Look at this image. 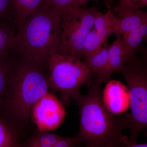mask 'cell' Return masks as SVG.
I'll return each mask as SVG.
<instances>
[{"label":"cell","instance_id":"2","mask_svg":"<svg viewBox=\"0 0 147 147\" xmlns=\"http://www.w3.org/2000/svg\"><path fill=\"white\" fill-rule=\"evenodd\" d=\"M50 89L47 63L19 55L0 102V117L17 125L26 124L33 106Z\"/></svg>","mask_w":147,"mask_h":147},{"label":"cell","instance_id":"13","mask_svg":"<svg viewBox=\"0 0 147 147\" xmlns=\"http://www.w3.org/2000/svg\"><path fill=\"white\" fill-rule=\"evenodd\" d=\"M109 45L106 44L97 53L85 57L84 62L92 74L100 77L107 67Z\"/></svg>","mask_w":147,"mask_h":147},{"label":"cell","instance_id":"21","mask_svg":"<svg viewBox=\"0 0 147 147\" xmlns=\"http://www.w3.org/2000/svg\"><path fill=\"white\" fill-rule=\"evenodd\" d=\"M11 0H0L1 22L5 24L14 25L11 19Z\"/></svg>","mask_w":147,"mask_h":147},{"label":"cell","instance_id":"10","mask_svg":"<svg viewBox=\"0 0 147 147\" xmlns=\"http://www.w3.org/2000/svg\"><path fill=\"white\" fill-rule=\"evenodd\" d=\"M113 34L121 36L139 28L147 22V13L141 9L118 13Z\"/></svg>","mask_w":147,"mask_h":147},{"label":"cell","instance_id":"25","mask_svg":"<svg viewBox=\"0 0 147 147\" xmlns=\"http://www.w3.org/2000/svg\"><path fill=\"white\" fill-rule=\"evenodd\" d=\"M147 144H134L131 146V147H146L147 146Z\"/></svg>","mask_w":147,"mask_h":147},{"label":"cell","instance_id":"5","mask_svg":"<svg viewBox=\"0 0 147 147\" xmlns=\"http://www.w3.org/2000/svg\"><path fill=\"white\" fill-rule=\"evenodd\" d=\"M146 58L138 59L123 65L118 70L127 84L131 113L127 114L130 133L129 147L147 125V64Z\"/></svg>","mask_w":147,"mask_h":147},{"label":"cell","instance_id":"18","mask_svg":"<svg viewBox=\"0 0 147 147\" xmlns=\"http://www.w3.org/2000/svg\"><path fill=\"white\" fill-rule=\"evenodd\" d=\"M61 136L49 132L38 131L29 139L26 146L29 147H54Z\"/></svg>","mask_w":147,"mask_h":147},{"label":"cell","instance_id":"9","mask_svg":"<svg viewBox=\"0 0 147 147\" xmlns=\"http://www.w3.org/2000/svg\"><path fill=\"white\" fill-rule=\"evenodd\" d=\"M117 37L115 41L109 46L108 63L105 71L100 77L96 76L104 83L109 82L113 74L124 65L139 59L128 52L124 47L120 37Z\"/></svg>","mask_w":147,"mask_h":147},{"label":"cell","instance_id":"23","mask_svg":"<svg viewBox=\"0 0 147 147\" xmlns=\"http://www.w3.org/2000/svg\"><path fill=\"white\" fill-rule=\"evenodd\" d=\"M79 142L77 137L67 138L61 137L57 141L54 147H74L79 144Z\"/></svg>","mask_w":147,"mask_h":147},{"label":"cell","instance_id":"19","mask_svg":"<svg viewBox=\"0 0 147 147\" xmlns=\"http://www.w3.org/2000/svg\"><path fill=\"white\" fill-rule=\"evenodd\" d=\"M106 41L103 37L96 32L93 28L87 36L84 45V54L85 57L90 56L100 51Z\"/></svg>","mask_w":147,"mask_h":147},{"label":"cell","instance_id":"24","mask_svg":"<svg viewBox=\"0 0 147 147\" xmlns=\"http://www.w3.org/2000/svg\"><path fill=\"white\" fill-rule=\"evenodd\" d=\"M91 0H73L72 5L76 7H82L83 6H85ZM94 1V0H93Z\"/></svg>","mask_w":147,"mask_h":147},{"label":"cell","instance_id":"8","mask_svg":"<svg viewBox=\"0 0 147 147\" xmlns=\"http://www.w3.org/2000/svg\"><path fill=\"white\" fill-rule=\"evenodd\" d=\"M102 98L106 108L113 114L123 113L130 106L128 89L119 81L113 80L108 82Z\"/></svg>","mask_w":147,"mask_h":147},{"label":"cell","instance_id":"1","mask_svg":"<svg viewBox=\"0 0 147 147\" xmlns=\"http://www.w3.org/2000/svg\"><path fill=\"white\" fill-rule=\"evenodd\" d=\"M102 82L97 76L87 94L80 92L72 96L79 110L80 128L76 137L88 147H129L127 137L122 133L127 128V114L119 115L106 108L101 91Z\"/></svg>","mask_w":147,"mask_h":147},{"label":"cell","instance_id":"16","mask_svg":"<svg viewBox=\"0 0 147 147\" xmlns=\"http://www.w3.org/2000/svg\"><path fill=\"white\" fill-rule=\"evenodd\" d=\"M120 37L124 47L131 55L136 56V51L147 37V22L142 25L139 28Z\"/></svg>","mask_w":147,"mask_h":147},{"label":"cell","instance_id":"15","mask_svg":"<svg viewBox=\"0 0 147 147\" xmlns=\"http://www.w3.org/2000/svg\"><path fill=\"white\" fill-rule=\"evenodd\" d=\"M18 132L16 126L0 117V147L20 146Z\"/></svg>","mask_w":147,"mask_h":147},{"label":"cell","instance_id":"20","mask_svg":"<svg viewBox=\"0 0 147 147\" xmlns=\"http://www.w3.org/2000/svg\"><path fill=\"white\" fill-rule=\"evenodd\" d=\"M147 6V0H119L114 10L117 13L140 9Z\"/></svg>","mask_w":147,"mask_h":147},{"label":"cell","instance_id":"14","mask_svg":"<svg viewBox=\"0 0 147 147\" xmlns=\"http://www.w3.org/2000/svg\"><path fill=\"white\" fill-rule=\"evenodd\" d=\"M117 21V17L114 16L112 11H108L104 14L98 11L93 28L107 40L110 36L114 34L113 30Z\"/></svg>","mask_w":147,"mask_h":147},{"label":"cell","instance_id":"4","mask_svg":"<svg viewBox=\"0 0 147 147\" xmlns=\"http://www.w3.org/2000/svg\"><path fill=\"white\" fill-rule=\"evenodd\" d=\"M47 65L50 88L59 93L61 101L66 106L82 86L89 87L95 77L84 62L69 55L53 54L47 59Z\"/></svg>","mask_w":147,"mask_h":147},{"label":"cell","instance_id":"17","mask_svg":"<svg viewBox=\"0 0 147 147\" xmlns=\"http://www.w3.org/2000/svg\"><path fill=\"white\" fill-rule=\"evenodd\" d=\"M16 27L0 21V56L13 50V43Z\"/></svg>","mask_w":147,"mask_h":147},{"label":"cell","instance_id":"3","mask_svg":"<svg viewBox=\"0 0 147 147\" xmlns=\"http://www.w3.org/2000/svg\"><path fill=\"white\" fill-rule=\"evenodd\" d=\"M62 10L42 7L29 16L16 29L13 50L25 59L47 63L60 50Z\"/></svg>","mask_w":147,"mask_h":147},{"label":"cell","instance_id":"26","mask_svg":"<svg viewBox=\"0 0 147 147\" xmlns=\"http://www.w3.org/2000/svg\"><path fill=\"white\" fill-rule=\"evenodd\" d=\"M94 1H99V0H94ZM102 1H110V0H102Z\"/></svg>","mask_w":147,"mask_h":147},{"label":"cell","instance_id":"22","mask_svg":"<svg viewBox=\"0 0 147 147\" xmlns=\"http://www.w3.org/2000/svg\"><path fill=\"white\" fill-rule=\"evenodd\" d=\"M73 0H45L44 7L63 9L71 5Z\"/></svg>","mask_w":147,"mask_h":147},{"label":"cell","instance_id":"7","mask_svg":"<svg viewBox=\"0 0 147 147\" xmlns=\"http://www.w3.org/2000/svg\"><path fill=\"white\" fill-rule=\"evenodd\" d=\"M65 115L63 103L55 94L48 92L33 106L30 116L38 131H49L60 126Z\"/></svg>","mask_w":147,"mask_h":147},{"label":"cell","instance_id":"11","mask_svg":"<svg viewBox=\"0 0 147 147\" xmlns=\"http://www.w3.org/2000/svg\"><path fill=\"white\" fill-rule=\"evenodd\" d=\"M45 0H11V18L16 29L27 18L44 6Z\"/></svg>","mask_w":147,"mask_h":147},{"label":"cell","instance_id":"12","mask_svg":"<svg viewBox=\"0 0 147 147\" xmlns=\"http://www.w3.org/2000/svg\"><path fill=\"white\" fill-rule=\"evenodd\" d=\"M19 55L14 50L0 56V102L5 94L13 67Z\"/></svg>","mask_w":147,"mask_h":147},{"label":"cell","instance_id":"6","mask_svg":"<svg viewBox=\"0 0 147 147\" xmlns=\"http://www.w3.org/2000/svg\"><path fill=\"white\" fill-rule=\"evenodd\" d=\"M98 11L96 7H81L71 5L61 13L60 50L59 54L81 60L85 58L84 45L93 28Z\"/></svg>","mask_w":147,"mask_h":147}]
</instances>
